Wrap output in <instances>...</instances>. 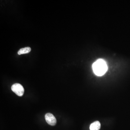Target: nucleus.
<instances>
[{
	"mask_svg": "<svg viewBox=\"0 0 130 130\" xmlns=\"http://www.w3.org/2000/svg\"><path fill=\"white\" fill-rule=\"evenodd\" d=\"M93 70L94 72L98 76L103 75L107 70V64L105 60L102 59H99L96 60L93 64Z\"/></svg>",
	"mask_w": 130,
	"mask_h": 130,
	"instance_id": "obj_1",
	"label": "nucleus"
},
{
	"mask_svg": "<svg viewBox=\"0 0 130 130\" xmlns=\"http://www.w3.org/2000/svg\"><path fill=\"white\" fill-rule=\"evenodd\" d=\"M11 89L13 92L19 96H22L24 93V88L20 84H14L12 86Z\"/></svg>",
	"mask_w": 130,
	"mask_h": 130,
	"instance_id": "obj_2",
	"label": "nucleus"
},
{
	"mask_svg": "<svg viewBox=\"0 0 130 130\" xmlns=\"http://www.w3.org/2000/svg\"><path fill=\"white\" fill-rule=\"evenodd\" d=\"M45 119L47 123L51 126L55 125L57 123V120L55 116L51 113H47L45 116Z\"/></svg>",
	"mask_w": 130,
	"mask_h": 130,
	"instance_id": "obj_3",
	"label": "nucleus"
},
{
	"mask_svg": "<svg viewBox=\"0 0 130 130\" xmlns=\"http://www.w3.org/2000/svg\"><path fill=\"white\" fill-rule=\"evenodd\" d=\"M101 127L100 122L98 121H95L90 125V130H99Z\"/></svg>",
	"mask_w": 130,
	"mask_h": 130,
	"instance_id": "obj_4",
	"label": "nucleus"
},
{
	"mask_svg": "<svg viewBox=\"0 0 130 130\" xmlns=\"http://www.w3.org/2000/svg\"><path fill=\"white\" fill-rule=\"evenodd\" d=\"M31 49L29 47H26L22 48L20 49L18 52V54L19 55L21 54H25L30 53L31 52Z\"/></svg>",
	"mask_w": 130,
	"mask_h": 130,
	"instance_id": "obj_5",
	"label": "nucleus"
}]
</instances>
